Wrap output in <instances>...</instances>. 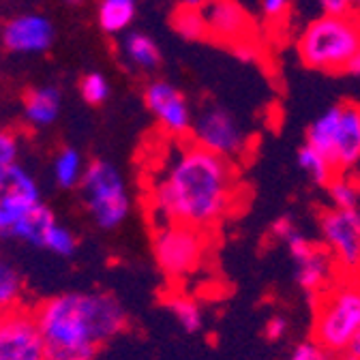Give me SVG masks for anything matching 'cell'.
<instances>
[{"instance_id":"obj_9","label":"cell","mask_w":360,"mask_h":360,"mask_svg":"<svg viewBox=\"0 0 360 360\" xmlns=\"http://www.w3.org/2000/svg\"><path fill=\"white\" fill-rule=\"evenodd\" d=\"M39 204L37 180L20 163L0 169V234L13 236L18 225Z\"/></svg>"},{"instance_id":"obj_12","label":"cell","mask_w":360,"mask_h":360,"mask_svg":"<svg viewBox=\"0 0 360 360\" xmlns=\"http://www.w3.org/2000/svg\"><path fill=\"white\" fill-rule=\"evenodd\" d=\"M54 39L56 28L43 13H20L3 26V45L20 56L45 54Z\"/></svg>"},{"instance_id":"obj_39","label":"cell","mask_w":360,"mask_h":360,"mask_svg":"<svg viewBox=\"0 0 360 360\" xmlns=\"http://www.w3.org/2000/svg\"><path fill=\"white\" fill-rule=\"evenodd\" d=\"M345 3L349 5V9H352V11H356V9L360 7V0H345Z\"/></svg>"},{"instance_id":"obj_38","label":"cell","mask_w":360,"mask_h":360,"mask_svg":"<svg viewBox=\"0 0 360 360\" xmlns=\"http://www.w3.org/2000/svg\"><path fill=\"white\" fill-rule=\"evenodd\" d=\"M180 7H191V9H202L208 0H178Z\"/></svg>"},{"instance_id":"obj_36","label":"cell","mask_w":360,"mask_h":360,"mask_svg":"<svg viewBox=\"0 0 360 360\" xmlns=\"http://www.w3.org/2000/svg\"><path fill=\"white\" fill-rule=\"evenodd\" d=\"M339 354L349 356V358H354V360H360V330L347 341V345H345L343 352H339Z\"/></svg>"},{"instance_id":"obj_7","label":"cell","mask_w":360,"mask_h":360,"mask_svg":"<svg viewBox=\"0 0 360 360\" xmlns=\"http://www.w3.org/2000/svg\"><path fill=\"white\" fill-rule=\"evenodd\" d=\"M206 238L202 230L189 225H159L155 234V257L163 273L172 279L191 275L204 259Z\"/></svg>"},{"instance_id":"obj_32","label":"cell","mask_w":360,"mask_h":360,"mask_svg":"<svg viewBox=\"0 0 360 360\" xmlns=\"http://www.w3.org/2000/svg\"><path fill=\"white\" fill-rule=\"evenodd\" d=\"M288 330H290V322L283 318V315H273L266 324H264V337L270 341V343H279L288 337Z\"/></svg>"},{"instance_id":"obj_1","label":"cell","mask_w":360,"mask_h":360,"mask_svg":"<svg viewBox=\"0 0 360 360\" xmlns=\"http://www.w3.org/2000/svg\"><path fill=\"white\" fill-rule=\"evenodd\" d=\"M240 180L234 161L183 142L150 189V210L159 225L178 223L208 230L238 206Z\"/></svg>"},{"instance_id":"obj_41","label":"cell","mask_w":360,"mask_h":360,"mask_svg":"<svg viewBox=\"0 0 360 360\" xmlns=\"http://www.w3.org/2000/svg\"><path fill=\"white\" fill-rule=\"evenodd\" d=\"M356 15H358V20H360V7L356 9Z\"/></svg>"},{"instance_id":"obj_34","label":"cell","mask_w":360,"mask_h":360,"mask_svg":"<svg viewBox=\"0 0 360 360\" xmlns=\"http://www.w3.org/2000/svg\"><path fill=\"white\" fill-rule=\"evenodd\" d=\"M230 50H232V54L238 58V60H243V63H255L257 58H259V45L253 41V39H245V41H238V43H234V45H230Z\"/></svg>"},{"instance_id":"obj_10","label":"cell","mask_w":360,"mask_h":360,"mask_svg":"<svg viewBox=\"0 0 360 360\" xmlns=\"http://www.w3.org/2000/svg\"><path fill=\"white\" fill-rule=\"evenodd\" d=\"M0 360H45L34 311L11 309L0 318Z\"/></svg>"},{"instance_id":"obj_19","label":"cell","mask_w":360,"mask_h":360,"mask_svg":"<svg viewBox=\"0 0 360 360\" xmlns=\"http://www.w3.org/2000/svg\"><path fill=\"white\" fill-rule=\"evenodd\" d=\"M54 223H56L54 212L41 202V204H39V206H37V208L18 225L15 232H13V236L26 240V243H30V245L41 247V245H43V238H45V232H48Z\"/></svg>"},{"instance_id":"obj_25","label":"cell","mask_w":360,"mask_h":360,"mask_svg":"<svg viewBox=\"0 0 360 360\" xmlns=\"http://www.w3.org/2000/svg\"><path fill=\"white\" fill-rule=\"evenodd\" d=\"M22 288L24 285L18 270L5 262H0V315L20 304Z\"/></svg>"},{"instance_id":"obj_33","label":"cell","mask_w":360,"mask_h":360,"mask_svg":"<svg viewBox=\"0 0 360 360\" xmlns=\"http://www.w3.org/2000/svg\"><path fill=\"white\" fill-rule=\"evenodd\" d=\"M298 230V225H296V219L292 214H281L273 221V225H270V236L285 243L294 232Z\"/></svg>"},{"instance_id":"obj_37","label":"cell","mask_w":360,"mask_h":360,"mask_svg":"<svg viewBox=\"0 0 360 360\" xmlns=\"http://www.w3.org/2000/svg\"><path fill=\"white\" fill-rule=\"evenodd\" d=\"M343 73H347V75H352V77H358L360 79V50L349 58V63L345 65V71Z\"/></svg>"},{"instance_id":"obj_29","label":"cell","mask_w":360,"mask_h":360,"mask_svg":"<svg viewBox=\"0 0 360 360\" xmlns=\"http://www.w3.org/2000/svg\"><path fill=\"white\" fill-rule=\"evenodd\" d=\"M288 360H337V356L320 347L313 339H309V341L298 343L288 356Z\"/></svg>"},{"instance_id":"obj_28","label":"cell","mask_w":360,"mask_h":360,"mask_svg":"<svg viewBox=\"0 0 360 360\" xmlns=\"http://www.w3.org/2000/svg\"><path fill=\"white\" fill-rule=\"evenodd\" d=\"M283 245L288 247V253H290V257L294 259V264H302V262L311 259L318 251H322V245H320V243L311 240V238L304 236L300 230H296Z\"/></svg>"},{"instance_id":"obj_30","label":"cell","mask_w":360,"mask_h":360,"mask_svg":"<svg viewBox=\"0 0 360 360\" xmlns=\"http://www.w3.org/2000/svg\"><path fill=\"white\" fill-rule=\"evenodd\" d=\"M18 155H20L18 138L9 131H0V169L15 165Z\"/></svg>"},{"instance_id":"obj_21","label":"cell","mask_w":360,"mask_h":360,"mask_svg":"<svg viewBox=\"0 0 360 360\" xmlns=\"http://www.w3.org/2000/svg\"><path fill=\"white\" fill-rule=\"evenodd\" d=\"M296 161H298V167L304 172V176L311 180V183L322 187V189L330 183V178L335 176V169L328 163V159L309 144H302L298 148Z\"/></svg>"},{"instance_id":"obj_23","label":"cell","mask_w":360,"mask_h":360,"mask_svg":"<svg viewBox=\"0 0 360 360\" xmlns=\"http://www.w3.org/2000/svg\"><path fill=\"white\" fill-rule=\"evenodd\" d=\"M172 28L176 30V34L180 39H185V41H202L208 37L202 9L178 7L172 15Z\"/></svg>"},{"instance_id":"obj_14","label":"cell","mask_w":360,"mask_h":360,"mask_svg":"<svg viewBox=\"0 0 360 360\" xmlns=\"http://www.w3.org/2000/svg\"><path fill=\"white\" fill-rule=\"evenodd\" d=\"M326 159L335 174L352 172L360 163V103L341 101L335 138Z\"/></svg>"},{"instance_id":"obj_26","label":"cell","mask_w":360,"mask_h":360,"mask_svg":"<svg viewBox=\"0 0 360 360\" xmlns=\"http://www.w3.org/2000/svg\"><path fill=\"white\" fill-rule=\"evenodd\" d=\"M79 95L88 105H101L110 99V82L103 73H86L79 82Z\"/></svg>"},{"instance_id":"obj_13","label":"cell","mask_w":360,"mask_h":360,"mask_svg":"<svg viewBox=\"0 0 360 360\" xmlns=\"http://www.w3.org/2000/svg\"><path fill=\"white\" fill-rule=\"evenodd\" d=\"M202 15L208 37L219 43L234 45L251 39L253 20L240 0H208L202 7Z\"/></svg>"},{"instance_id":"obj_24","label":"cell","mask_w":360,"mask_h":360,"mask_svg":"<svg viewBox=\"0 0 360 360\" xmlns=\"http://www.w3.org/2000/svg\"><path fill=\"white\" fill-rule=\"evenodd\" d=\"M167 311L178 320V324L183 326L185 333H200L204 326V315L202 309L195 300L187 298V296H172L165 302Z\"/></svg>"},{"instance_id":"obj_35","label":"cell","mask_w":360,"mask_h":360,"mask_svg":"<svg viewBox=\"0 0 360 360\" xmlns=\"http://www.w3.org/2000/svg\"><path fill=\"white\" fill-rule=\"evenodd\" d=\"M315 3L320 5L324 15H343L352 11L345 0H315Z\"/></svg>"},{"instance_id":"obj_11","label":"cell","mask_w":360,"mask_h":360,"mask_svg":"<svg viewBox=\"0 0 360 360\" xmlns=\"http://www.w3.org/2000/svg\"><path fill=\"white\" fill-rule=\"evenodd\" d=\"M144 103L157 122L174 138H183L189 133L193 114L180 90L167 79H153L144 90Z\"/></svg>"},{"instance_id":"obj_3","label":"cell","mask_w":360,"mask_h":360,"mask_svg":"<svg viewBox=\"0 0 360 360\" xmlns=\"http://www.w3.org/2000/svg\"><path fill=\"white\" fill-rule=\"evenodd\" d=\"M296 50L302 65L320 73H343L349 58L360 50V20L356 11L320 15L300 30Z\"/></svg>"},{"instance_id":"obj_27","label":"cell","mask_w":360,"mask_h":360,"mask_svg":"<svg viewBox=\"0 0 360 360\" xmlns=\"http://www.w3.org/2000/svg\"><path fill=\"white\" fill-rule=\"evenodd\" d=\"M45 249H50L52 253L56 255H63V257H71L77 249V240L75 236L65 228V225H60L58 221L52 225V228L45 232V238H43V245Z\"/></svg>"},{"instance_id":"obj_8","label":"cell","mask_w":360,"mask_h":360,"mask_svg":"<svg viewBox=\"0 0 360 360\" xmlns=\"http://www.w3.org/2000/svg\"><path fill=\"white\" fill-rule=\"evenodd\" d=\"M324 251L345 273H360V208H328L320 214Z\"/></svg>"},{"instance_id":"obj_2","label":"cell","mask_w":360,"mask_h":360,"mask_svg":"<svg viewBox=\"0 0 360 360\" xmlns=\"http://www.w3.org/2000/svg\"><path fill=\"white\" fill-rule=\"evenodd\" d=\"M45 360H93L97 347L127 326V311L112 294H60L34 309Z\"/></svg>"},{"instance_id":"obj_20","label":"cell","mask_w":360,"mask_h":360,"mask_svg":"<svg viewBox=\"0 0 360 360\" xmlns=\"http://www.w3.org/2000/svg\"><path fill=\"white\" fill-rule=\"evenodd\" d=\"M324 189L328 193L330 208L349 210V208H358L360 204V183L352 176V172L335 174Z\"/></svg>"},{"instance_id":"obj_42","label":"cell","mask_w":360,"mask_h":360,"mask_svg":"<svg viewBox=\"0 0 360 360\" xmlns=\"http://www.w3.org/2000/svg\"><path fill=\"white\" fill-rule=\"evenodd\" d=\"M0 318H3V315H0Z\"/></svg>"},{"instance_id":"obj_4","label":"cell","mask_w":360,"mask_h":360,"mask_svg":"<svg viewBox=\"0 0 360 360\" xmlns=\"http://www.w3.org/2000/svg\"><path fill=\"white\" fill-rule=\"evenodd\" d=\"M313 309V341L337 356L360 330V273L335 277Z\"/></svg>"},{"instance_id":"obj_16","label":"cell","mask_w":360,"mask_h":360,"mask_svg":"<svg viewBox=\"0 0 360 360\" xmlns=\"http://www.w3.org/2000/svg\"><path fill=\"white\" fill-rule=\"evenodd\" d=\"M60 108L63 97L56 86H34L24 97V116L37 129L54 124L60 116Z\"/></svg>"},{"instance_id":"obj_5","label":"cell","mask_w":360,"mask_h":360,"mask_svg":"<svg viewBox=\"0 0 360 360\" xmlns=\"http://www.w3.org/2000/svg\"><path fill=\"white\" fill-rule=\"evenodd\" d=\"M79 191L88 212L93 214L99 228L114 230L129 217L131 198L124 178L110 161L97 159L88 163L79 180Z\"/></svg>"},{"instance_id":"obj_17","label":"cell","mask_w":360,"mask_h":360,"mask_svg":"<svg viewBox=\"0 0 360 360\" xmlns=\"http://www.w3.org/2000/svg\"><path fill=\"white\" fill-rule=\"evenodd\" d=\"M120 52L131 67L140 71H155L161 65L159 45L146 32H129L120 43Z\"/></svg>"},{"instance_id":"obj_18","label":"cell","mask_w":360,"mask_h":360,"mask_svg":"<svg viewBox=\"0 0 360 360\" xmlns=\"http://www.w3.org/2000/svg\"><path fill=\"white\" fill-rule=\"evenodd\" d=\"M135 15H138V0H99L97 22L108 34L124 32L133 24Z\"/></svg>"},{"instance_id":"obj_22","label":"cell","mask_w":360,"mask_h":360,"mask_svg":"<svg viewBox=\"0 0 360 360\" xmlns=\"http://www.w3.org/2000/svg\"><path fill=\"white\" fill-rule=\"evenodd\" d=\"M84 159L79 150L67 146L54 159V178L60 189H75L79 187V180L84 176Z\"/></svg>"},{"instance_id":"obj_40","label":"cell","mask_w":360,"mask_h":360,"mask_svg":"<svg viewBox=\"0 0 360 360\" xmlns=\"http://www.w3.org/2000/svg\"><path fill=\"white\" fill-rule=\"evenodd\" d=\"M63 3H67V5H82V0H63Z\"/></svg>"},{"instance_id":"obj_15","label":"cell","mask_w":360,"mask_h":360,"mask_svg":"<svg viewBox=\"0 0 360 360\" xmlns=\"http://www.w3.org/2000/svg\"><path fill=\"white\" fill-rule=\"evenodd\" d=\"M335 270H337V266H335L333 257L324 251V247H322V251L315 253L311 259H307L302 264H296V275H294L296 285L307 294L311 307L315 304V300L320 298V294L333 283Z\"/></svg>"},{"instance_id":"obj_31","label":"cell","mask_w":360,"mask_h":360,"mask_svg":"<svg viewBox=\"0 0 360 360\" xmlns=\"http://www.w3.org/2000/svg\"><path fill=\"white\" fill-rule=\"evenodd\" d=\"M292 0H262V18L270 24H279L290 15Z\"/></svg>"},{"instance_id":"obj_6","label":"cell","mask_w":360,"mask_h":360,"mask_svg":"<svg viewBox=\"0 0 360 360\" xmlns=\"http://www.w3.org/2000/svg\"><path fill=\"white\" fill-rule=\"evenodd\" d=\"M191 142L210 155L238 161L249 150V135L232 112L221 105L204 108L191 122Z\"/></svg>"}]
</instances>
